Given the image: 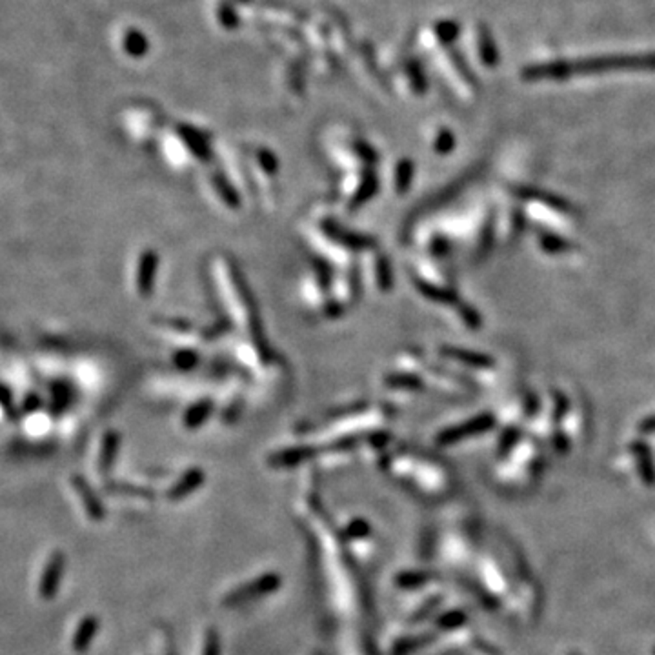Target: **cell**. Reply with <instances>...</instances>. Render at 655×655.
Segmentation results:
<instances>
[{"label":"cell","instance_id":"obj_1","mask_svg":"<svg viewBox=\"0 0 655 655\" xmlns=\"http://www.w3.org/2000/svg\"><path fill=\"white\" fill-rule=\"evenodd\" d=\"M655 70V55H635V57H608V59L590 60L581 64H566V62H554V64L531 66L522 71L524 79H566L570 75L594 73L597 70Z\"/></svg>","mask_w":655,"mask_h":655},{"label":"cell","instance_id":"obj_2","mask_svg":"<svg viewBox=\"0 0 655 655\" xmlns=\"http://www.w3.org/2000/svg\"><path fill=\"white\" fill-rule=\"evenodd\" d=\"M282 584V579L279 573H264V575L257 577L253 581L246 582V584L239 586L233 591H230L224 601H222V605L224 606H242L246 603H251L255 599H260V597L268 596V594H273L275 590H279Z\"/></svg>","mask_w":655,"mask_h":655},{"label":"cell","instance_id":"obj_3","mask_svg":"<svg viewBox=\"0 0 655 655\" xmlns=\"http://www.w3.org/2000/svg\"><path fill=\"white\" fill-rule=\"evenodd\" d=\"M66 572V557L62 552H53L51 557L47 559L44 572L41 575V582H38V594L42 599L51 601L59 594L60 584H62V577Z\"/></svg>","mask_w":655,"mask_h":655},{"label":"cell","instance_id":"obj_4","mask_svg":"<svg viewBox=\"0 0 655 655\" xmlns=\"http://www.w3.org/2000/svg\"><path fill=\"white\" fill-rule=\"evenodd\" d=\"M494 426V417L492 415H480L477 419L470 420L466 425L457 426V428L448 429L444 432L441 437H439V443L441 444H450V443H457V441H461L464 437H470V435L480 434V432H486Z\"/></svg>","mask_w":655,"mask_h":655},{"label":"cell","instance_id":"obj_5","mask_svg":"<svg viewBox=\"0 0 655 655\" xmlns=\"http://www.w3.org/2000/svg\"><path fill=\"white\" fill-rule=\"evenodd\" d=\"M71 483H73L75 490H77V494H79L80 501H82L89 519H91V521H102V519L106 517V508H104V504L98 501V497L95 495L91 486H89L80 476H75Z\"/></svg>","mask_w":655,"mask_h":655},{"label":"cell","instance_id":"obj_6","mask_svg":"<svg viewBox=\"0 0 655 655\" xmlns=\"http://www.w3.org/2000/svg\"><path fill=\"white\" fill-rule=\"evenodd\" d=\"M97 632H98V619L93 617V615L84 617L79 623V626H77V630H75L73 641H71V648H73L77 654H84V652H88L93 639H95V635H97Z\"/></svg>","mask_w":655,"mask_h":655},{"label":"cell","instance_id":"obj_7","mask_svg":"<svg viewBox=\"0 0 655 655\" xmlns=\"http://www.w3.org/2000/svg\"><path fill=\"white\" fill-rule=\"evenodd\" d=\"M258 17H263L266 20H273L279 24H299L302 20L299 11H295L290 6L284 4H263L258 6Z\"/></svg>","mask_w":655,"mask_h":655},{"label":"cell","instance_id":"obj_8","mask_svg":"<svg viewBox=\"0 0 655 655\" xmlns=\"http://www.w3.org/2000/svg\"><path fill=\"white\" fill-rule=\"evenodd\" d=\"M203 480H204L203 471H199V470L188 471V473H186V476L182 477V479H180L179 483L170 490V492H168V499H170V501H180V499L188 497L193 490H197L200 485H203Z\"/></svg>","mask_w":655,"mask_h":655},{"label":"cell","instance_id":"obj_9","mask_svg":"<svg viewBox=\"0 0 655 655\" xmlns=\"http://www.w3.org/2000/svg\"><path fill=\"white\" fill-rule=\"evenodd\" d=\"M632 450L637 457V462H639V471H641L645 483L646 485H655V466H654V459H652L650 448L639 441V443L632 444Z\"/></svg>","mask_w":655,"mask_h":655},{"label":"cell","instance_id":"obj_10","mask_svg":"<svg viewBox=\"0 0 655 655\" xmlns=\"http://www.w3.org/2000/svg\"><path fill=\"white\" fill-rule=\"evenodd\" d=\"M122 47H124V51L129 57L139 59V57H142L144 53H148L149 42H148V38L144 37L142 33L139 31V29L131 28V29H128V31L124 33V37H122Z\"/></svg>","mask_w":655,"mask_h":655},{"label":"cell","instance_id":"obj_11","mask_svg":"<svg viewBox=\"0 0 655 655\" xmlns=\"http://www.w3.org/2000/svg\"><path fill=\"white\" fill-rule=\"evenodd\" d=\"M434 577L432 572H402L399 573L395 582H397L399 588H404V590H413V588H419V586L428 584L429 579Z\"/></svg>","mask_w":655,"mask_h":655},{"label":"cell","instance_id":"obj_12","mask_svg":"<svg viewBox=\"0 0 655 655\" xmlns=\"http://www.w3.org/2000/svg\"><path fill=\"white\" fill-rule=\"evenodd\" d=\"M434 641V635H419V637H408V639H401L397 645L393 646L392 655H410L415 650L422 648V646L429 645Z\"/></svg>","mask_w":655,"mask_h":655},{"label":"cell","instance_id":"obj_13","mask_svg":"<svg viewBox=\"0 0 655 655\" xmlns=\"http://www.w3.org/2000/svg\"><path fill=\"white\" fill-rule=\"evenodd\" d=\"M477 47H479V60H483L486 66H494L497 64V50L492 44V38H490L488 31L485 28H480L479 37H477Z\"/></svg>","mask_w":655,"mask_h":655},{"label":"cell","instance_id":"obj_14","mask_svg":"<svg viewBox=\"0 0 655 655\" xmlns=\"http://www.w3.org/2000/svg\"><path fill=\"white\" fill-rule=\"evenodd\" d=\"M446 353L450 357H455V359L466 362V365L477 366V368H488V366H492V362H494V360L490 359L488 355H483V353H473V351L448 350Z\"/></svg>","mask_w":655,"mask_h":655},{"label":"cell","instance_id":"obj_15","mask_svg":"<svg viewBox=\"0 0 655 655\" xmlns=\"http://www.w3.org/2000/svg\"><path fill=\"white\" fill-rule=\"evenodd\" d=\"M371 533V528H369V522L365 521V519H355V521H351L348 524V528L342 531V537L346 540H357V539H365Z\"/></svg>","mask_w":655,"mask_h":655},{"label":"cell","instance_id":"obj_16","mask_svg":"<svg viewBox=\"0 0 655 655\" xmlns=\"http://www.w3.org/2000/svg\"><path fill=\"white\" fill-rule=\"evenodd\" d=\"M468 617L464 612L461 610H453V612H448V614L441 615L437 619V624L441 630H457V628H461L462 624L466 623Z\"/></svg>","mask_w":655,"mask_h":655},{"label":"cell","instance_id":"obj_17","mask_svg":"<svg viewBox=\"0 0 655 655\" xmlns=\"http://www.w3.org/2000/svg\"><path fill=\"white\" fill-rule=\"evenodd\" d=\"M434 35L437 37L439 42L448 44V42L455 41V37L459 35V26L452 22V20H441L439 24H435Z\"/></svg>","mask_w":655,"mask_h":655},{"label":"cell","instance_id":"obj_18","mask_svg":"<svg viewBox=\"0 0 655 655\" xmlns=\"http://www.w3.org/2000/svg\"><path fill=\"white\" fill-rule=\"evenodd\" d=\"M217 19L224 28H228V29L237 28V24H239V15H237V11H235V6L231 4V2H222L217 10Z\"/></svg>","mask_w":655,"mask_h":655},{"label":"cell","instance_id":"obj_19","mask_svg":"<svg viewBox=\"0 0 655 655\" xmlns=\"http://www.w3.org/2000/svg\"><path fill=\"white\" fill-rule=\"evenodd\" d=\"M521 195H522V197H528V199L543 200V203H546L548 206H554V208H557V209H564V212H566V209H570V206H568V204L564 203L563 199L555 197V195H546V193H540V191H530V189H524V191H521Z\"/></svg>","mask_w":655,"mask_h":655},{"label":"cell","instance_id":"obj_20","mask_svg":"<svg viewBox=\"0 0 655 655\" xmlns=\"http://www.w3.org/2000/svg\"><path fill=\"white\" fill-rule=\"evenodd\" d=\"M222 654V645H221V635H219L213 628H209L204 637V648L203 655H221Z\"/></svg>","mask_w":655,"mask_h":655},{"label":"cell","instance_id":"obj_21","mask_svg":"<svg viewBox=\"0 0 655 655\" xmlns=\"http://www.w3.org/2000/svg\"><path fill=\"white\" fill-rule=\"evenodd\" d=\"M406 77L410 79L411 88L415 89L417 93L425 91V88H426L425 75H422V71H420V68H419V64H417V62H410V64H408Z\"/></svg>","mask_w":655,"mask_h":655},{"label":"cell","instance_id":"obj_22","mask_svg":"<svg viewBox=\"0 0 655 655\" xmlns=\"http://www.w3.org/2000/svg\"><path fill=\"white\" fill-rule=\"evenodd\" d=\"M540 244L550 253H561V251L570 249V244H568L566 240H563L557 235H543L540 237Z\"/></svg>","mask_w":655,"mask_h":655},{"label":"cell","instance_id":"obj_23","mask_svg":"<svg viewBox=\"0 0 655 655\" xmlns=\"http://www.w3.org/2000/svg\"><path fill=\"white\" fill-rule=\"evenodd\" d=\"M117 444L119 441L115 439V435H110V439L104 444V453L101 457V471H108L111 466V462L115 459V452H117Z\"/></svg>","mask_w":655,"mask_h":655},{"label":"cell","instance_id":"obj_24","mask_svg":"<svg viewBox=\"0 0 655 655\" xmlns=\"http://www.w3.org/2000/svg\"><path fill=\"white\" fill-rule=\"evenodd\" d=\"M439 605H441V597H439V596L434 597V599H429L425 606H420V608L417 610L415 614L411 615V623H419V621L426 619L429 614H432V612H435V610H437Z\"/></svg>","mask_w":655,"mask_h":655},{"label":"cell","instance_id":"obj_25","mask_svg":"<svg viewBox=\"0 0 655 655\" xmlns=\"http://www.w3.org/2000/svg\"><path fill=\"white\" fill-rule=\"evenodd\" d=\"M420 290L425 291L426 295L432 297V299H435V300H443V302H453V300H455V295L450 293V291L437 290V288H429V286H426V284H420Z\"/></svg>","mask_w":655,"mask_h":655},{"label":"cell","instance_id":"obj_26","mask_svg":"<svg viewBox=\"0 0 655 655\" xmlns=\"http://www.w3.org/2000/svg\"><path fill=\"white\" fill-rule=\"evenodd\" d=\"M452 148H453V135L444 129V131H441V135H439L437 142H435V149L444 153V152H450Z\"/></svg>","mask_w":655,"mask_h":655},{"label":"cell","instance_id":"obj_27","mask_svg":"<svg viewBox=\"0 0 655 655\" xmlns=\"http://www.w3.org/2000/svg\"><path fill=\"white\" fill-rule=\"evenodd\" d=\"M639 428H641V432H645V434H652V432H655V415L650 417V419H646Z\"/></svg>","mask_w":655,"mask_h":655},{"label":"cell","instance_id":"obj_28","mask_svg":"<svg viewBox=\"0 0 655 655\" xmlns=\"http://www.w3.org/2000/svg\"><path fill=\"white\" fill-rule=\"evenodd\" d=\"M654 655H655V650H654Z\"/></svg>","mask_w":655,"mask_h":655}]
</instances>
